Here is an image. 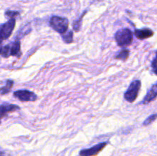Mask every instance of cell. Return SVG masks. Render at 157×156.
Listing matches in <instances>:
<instances>
[{
	"label": "cell",
	"mask_w": 157,
	"mask_h": 156,
	"mask_svg": "<svg viewBox=\"0 0 157 156\" xmlns=\"http://www.w3.org/2000/svg\"><path fill=\"white\" fill-rule=\"evenodd\" d=\"M133 32L127 28L121 29L115 34V40L117 44L121 47H127L130 45L133 41Z\"/></svg>",
	"instance_id": "1"
},
{
	"label": "cell",
	"mask_w": 157,
	"mask_h": 156,
	"mask_svg": "<svg viewBox=\"0 0 157 156\" xmlns=\"http://www.w3.org/2000/svg\"><path fill=\"white\" fill-rule=\"evenodd\" d=\"M68 20L60 16H53L50 19V26L58 33L63 35L68 30Z\"/></svg>",
	"instance_id": "2"
},
{
	"label": "cell",
	"mask_w": 157,
	"mask_h": 156,
	"mask_svg": "<svg viewBox=\"0 0 157 156\" xmlns=\"http://www.w3.org/2000/svg\"><path fill=\"white\" fill-rule=\"evenodd\" d=\"M141 87V82L139 80L133 81L130 87L124 93V98L129 102H133L138 96L140 89Z\"/></svg>",
	"instance_id": "3"
},
{
	"label": "cell",
	"mask_w": 157,
	"mask_h": 156,
	"mask_svg": "<svg viewBox=\"0 0 157 156\" xmlns=\"http://www.w3.org/2000/svg\"><path fill=\"white\" fill-rule=\"evenodd\" d=\"M15 18H10L7 22L0 26V35L3 40L8 39L12 35L15 26Z\"/></svg>",
	"instance_id": "4"
},
{
	"label": "cell",
	"mask_w": 157,
	"mask_h": 156,
	"mask_svg": "<svg viewBox=\"0 0 157 156\" xmlns=\"http://www.w3.org/2000/svg\"><path fill=\"white\" fill-rule=\"evenodd\" d=\"M14 96L21 102H33L37 99V96L32 91L27 90H17L14 92Z\"/></svg>",
	"instance_id": "5"
},
{
	"label": "cell",
	"mask_w": 157,
	"mask_h": 156,
	"mask_svg": "<svg viewBox=\"0 0 157 156\" xmlns=\"http://www.w3.org/2000/svg\"><path fill=\"white\" fill-rule=\"evenodd\" d=\"M107 145V142H101L88 149H83L80 152L81 156H95L99 154Z\"/></svg>",
	"instance_id": "6"
},
{
	"label": "cell",
	"mask_w": 157,
	"mask_h": 156,
	"mask_svg": "<svg viewBox=\"0 0 157 156\" xmlns=\"http://www.w3.org/2000/svg\"><path fill=\"white\" fill-rule=\"evenodd\" d=\"M19 110L20 107L17 105H14V104L4 103L0 105V123H1L2 119L7 116L9 113H13V112Z\"/></svg>",
	"instance_id": "7"
},
{
	"label": "cell",
	"mask_w": 157,
	"mask_h": 156,
	"mask_svg": "<svg viewBox=\"0 0 157 156\" xmlns=\"http://www.w3.org/2000/svg\"><path fill=\"white\" fill-rule=\"evenodd\" d=\"M134 35L138 39L144 40L150 38L153 35V32L150 28H142L136 29L134 32Z\"/></svg>",
	"instance_id": "8"
},
{
	"label": "cell",
	"mask_w": 157,
	"mask_h": 156,
	"mask_svg": "<svg viewBox=\"0 0 157 156\" xmlns=\"http://www.w3.org/2000/svg\"><path fill=\"white\" fill-rule=\"evenodd\" d=\"M157 98V83L156 84L153 86L149 90L147 94L146 95L145 98L143 100V103L144 104H148L150 102L153 101Z\"/></svg>",
	"instance_id": "9"
},
{
	"label": "cell",
	"mask_w": 157,
	"mask_h": 156,
	"mask_svg": "<svg viewBox=\"0 0 157 156\" xmlns=\"http://www.w3.org/2000/svg\"><path fill=\"white\" fill-rule=\"evenodd\" d=\"M10 55L20 58L21 55V43L19 40H16L12 44H10Z\"/></svg>",
	"instance_id": "10"
},
{
	"label": "cell",
	"mask_w": 157,
	"mask_h": 156,
	"mask_svg": "<svg viewBox=\"0 0 157 156\" xmlns=\"http://www.w3.org/2000/svg\"><path fill=\"white\" fill-rule=\"evenodd\" d=\"M13 80H8L6 81V86L0 88V94L5 95L7 94L8 93H9L11 89H12V86H13Z\"/></svg>",
	"instance_id": "11"
},
{
	"label": "cell",
	"mask_w": 157,
	"mask_h": 156,
	"mask_svg": "<svg viewBox=\"0 0 157 156\" xmlns=\"http://www.w3.org/2000/svg\"><path fill=\"white\" fill-rule=\"evenodd\" d=\"M61 36H62V38L64 41V42L69 44V43H71L73 41V32H72V31L67 30Z\"/></svg>",
	"instance_id": "12"
},
{
	"label": "cell",
	"mask_w": 157,
	"mask_h": 156,
	"mask_svg": "<svg viewBox=\"0 0 157 156\" xmlns=\"http://www.w3.org/2000/svg\"><path fill=\"white\" fill-rule=\"evenodd\" d=\"M129 54H130V50L128 49H124V50H121L119 54L116 56V59L122 60V61H125L127 58H129Z\"/></svg>",
	"instance_id": "13"
},
{
	"label": "cell",
	"mask_w": 157,
	"mask_h": 156,
	"mask_svg": "<svg viewBox=\"0 0 157 156\" xmlns=\"http://www.w3.org/2000/svg\"><path fill=\"white\" fill-rule=\"evenodd\" d=\"M0 54L3 57V58H9L10 55V44H7L6 46L2 47L1 50H0Z\"/></svg>",
	"instance_id": "14"
},
{
	"label": "cell",
	"mask_w": 157,
	"mask_h": 156,
	"mask_svg": "<svg viewBox=\"0 0 157 156\" xmlns=\"http://www.w3.org/2000/svg\"><path fill=\"white\" fill-rule=\"evenodd\" d=\"M86 12H84V13H83V15H81V17H80L79 21H78H78H75V22H74L73 27H74V29H75V30L76 31V32H78V31L80 30V28H81V22H82V18H83V16H84V15H85Z\"/></svg>",
	"instance_id": "15"
},
{
	"label": "cell",
	"mask_w": 157,
	"mask_h": 156,
	"mask_svg": "<svg viewBox=\"0 0 157 156\" xmlns=\"http://www.w3.org/2000/svg\"><path fill=\"white\" fill-rule=\"evenodd\" d=\"M156 119H157V114L151 115V116H149V117L147 118V119H146L145 121H144V124H143V125H145V126H146V125H150V124H151L152 122H154V121L156 120Z\"/></svg>",
	"instance_id": "16"
},
{
	"label": "cell",
	"mask_w": 157,
	"mask_h": 156,
	"mask_svg": "<svg viewBox=\"0 0 157 156\" xmlns=\"http://www.w3.org/2000/svg\"><path fill=\"white\" fill-rule=\"evenodd\" d=\"M5 15H6L7 17H9L10 18H15L17 16L19 15V12H15V11H10L8 10L6 11Z\"/></svg>",
	"instance_id": "17"
},
{
	"label": "cell",
	"mask_w": 157,
	"mask_h": 156,
	"mask_svg": "<svg viewBox=\"0 0 157 156\" xmlns=\"http://www.w3.org/2000/svg\"><path fill=\"white\" fill-rule=\"evenodd\" d=\"M152 68H153V70L155 74L157 75V54L156 58H154V60L152 62Z\"/></svg>",
	"instance_id": "18"
},
{
	"label": "cell",
	"mask_w": 157,
	"mask_h": 156,
	"mask_svg": "<svg viewBox=\"0 0 157 156\" xmlns=\"http://www.w3.org/2000/svg\"><path fill=\"white\" fill-rule=\"evenodd\" d=\"M0 156H12L10 154H7L6 152H3V151H0Z\"/></svg>",
	"instance_id": "19"
},
{
	"label": "cell",
	"mask_w": 157,
	"mask_h": 156,
	"mask_svg": "<svg viewBox=\"0 0 157 156\" xmlns=\"http://www.w3.org/2000/svg\"><path fill=\"white\" fill-rule=\"evenodd\" d=\"M2 41H3V39H2V38L1 35H0V50H1L2 47Z\"/></svg>",
	"instance_id": "20"
}]
</instances>
